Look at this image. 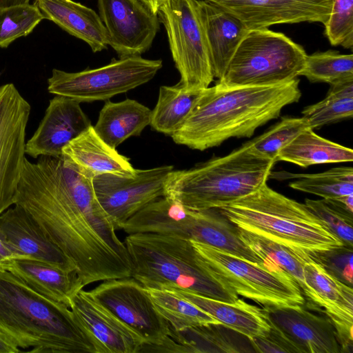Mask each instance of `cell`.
<instances>
[{
    "instance_id": "cell-1",
    "label": "cell",
    "mask_w": 353,
    "mask_h": 353,
    "mask_svg": "<svg viewBox=\"0 0 353 353\" xmlns=\"http://www.w3.org/2000/svg\"><path fill=\"white\" fill-rule=\"evenodd\" d=\"M24 209L72 261L84 286L131 277L124 242L86 176L61 157H25L14 204Z\"/></svg>"
},
{
    "instance_id": "cell-2",
    "label": "cell",
    "mask_w": 353,
    "mask_h": 353,
    "mask_svg": "<svg viewBox=\"0 0 353 353\" xmlns=\"http://www.w3.org/2000/svg\"><path fill=\"white\" fill-rule=\"evenodd\" d=\"M299 80L272 85H228L203 89L189 116L172 136L174 143L203 151L232 137H250L299 101Z\"/></svg>"
},
{
    "instance_id": "cell-3",
    "label": "cell",
    "mask_w": 353,
    "mask_h": 353,
    "mask_svg": "<svg viewBox=\"0 0 353 353\" xmlns=\"http://www.w3.org/2000/svg\"><path fill=\"white\" fill-rule=\"evenodd\" d=\"M0 332L19 348L39 353H96L70 307L0 269Z\"/></svg>"
},
{
    "instance_id": "cell-4",
    "label": "cell",
    "mask_w": 353,
    "mask_h": 353,
    "mask_svg": "<svg viewBox=\"0 0 353 353\" xmlns=\"http://www.w3.org/2000/svg\"><path fill=\"white\" fill-rule=\"evenodd\" d=\"M274 161L255 153L250 141L188 170H172L164 197L195 210L218 209L267 183Z\"/></svg>"
},
{
    "instance_id": "cell-5",
    "label": "cell",
    "mask_w": 353,
    "mask_h": 353,
    "mask_svg": "<svg viewBox=\"0 0 353 353\" xmlns=\"http://www.w3.org/2000/svg\"><path fill=\"white\" fill-rule=\"evenodd\" d=\"M124 243L131 262V277L146 288H179L228 303L239 299L204 267L189 239L134 233L128 234Z\"/></svg>"
},
{
    "instance_id": "cell-6",
    "label": "cell",
    "mask_w": 353,
    "mask_h": 353,
    "mask_svg": "<svg viewBox=\"0 0 353 353\" xmlns=\"http://www.w3.org/2000/svg\"><path fill=\"white\" fill-rule=\"evenodd\" d=\"M236 227L294 250L313 253L344 245L304 203L270 188L218 208Z\"/></svg>"
},
{
    "instance_id": "cell-7",
    "label": "cell",
    "mask_w": 353,
    "mask_h": 353,
    "mask_svg": "<svg viewBox=\"0 0 353 353\" xmlns=\"http://www.w3.org/2000/svg\"><path fill=\"white\" fill-rule=\"evenodd\" d=\"M306 56L300 45L281 32L249 30L217 82L263 86L290 81L299 76Z\"/></svg>"
},
{
    "instance_id": "cell-8",
    "label": "cell",
    "mask_w": 353,
    "mask_h": 353,
    "mask_svg": "<svg viewBox=\"0 0 353 353\" xmlns=\"http://www.w3.org/2000/svg\"><path fill=\"white\" fill-rule=\"evenodd\" d=\"M157 15L181 75L176 84L186 90L208 88L214 77L199 0H167Z\"/></svg>"
},
{
    "instance_id": "cell-9",
    "label": "cell",
    "mask_w": 353,
    "mask_h": 353,
    "mask_svg": "<svg viewBox=\"0 0 353 353\" xmlns=\"http://www.w3.org/2000/svg\"><path fill=\"white\" fill-rule=\"evenodd\" d=\"M190 241L204 267L238 296L263 307L305 304L300 287L289 276L270 271L206 244Z\"/></svg>"
},
{
    "instance_id": "cell-10",
    "label": "cell",
    "mask_w": 353,
    "mask_h": 353,
    "mask_svg": "<svg viewBox=\"0 0 353 353\" xmlns=\"http://www.w3.org/2000/svg\"><path fill=\"white\" fill-rule=\"evenodd\" d=\"M162 66L161 59L134 55L113 59L104 66L77 72L54 68L48 79V90L80 103L107 101L148 83Z\"/></svg>"
},
{
    "instance_id": "cell-11",
    "label": "cell",
    "mask_w": 353,
    "mask_h": 353,
    "mask_svg": "<svg viewBox=\"0 0 353 353\" xmlns=\"http://www.w3.org/2000/svg\"><path fill=\"white\" fill-rule=\"evenodd\" d=\"M89 295L134 330L145 346L163 343L170 331L155 308L148 290L132 277L103 281Z\"/></svg>"
},
{
    "instance_id": "cell-12",
    "label": "cell",
    "mask_w": 353,
    "mask_h": 353,
    "mask_svg": "<svg viewBox=\"0 0 353 353\" xmlns=\"http://www.w3.org/2000/svg\"><path fill=\"white\" fill-rule=\"evenodd\" d=\"M31 106L15 85L0 86V214L14 204Z\"/></svg>"
},
{
    "instance_id": "cell-13",
    "label": "cell",
    "mask_w": 353,
    "mask_h": 353,
    "mask_svg": "<svg viewBox=\"0 0 353 353\" xmlns=\"http://www.w3.org/2000/svg\"><path fill=\"white\" fill-rule=\"evenodd\" d=\"M173 165L136 169L132 177L111 174L95 176L92 185L96 197L116 230L145 206L164 196V185Z\"/></svg>"
},
{
    "instance_id": "cell-14",
    "label": "cell",
    "mask_w": 353,
    "mask_h": 353,
    "mask_svg": "<svg viewBox=\"0 0 353 353\" xmlns=\"http://www.w3.org/2000/svg\"><path fill=\"white\" fill-rule=\"evenodd\" d=\"M108 46L119 57L146 52L159 30L157 13L142 0H97Z\"/></svg>"
},
{
    "instance_id": "cell-15",
    "label": "cell",
    "mask_w": 353,
    "mask_h": 353,
    "mask_svg": "<svg viewBox=\"0 0 353 353\" xmlns=\"http://www.w3.org/2000/svg\"><path fill=\"white\" fill-rule=\"evenodd\" d=\"M238 18L248 30L279 23L320 22L330 17L332 0H205Z\"/></svg>"
},
{
    "instance_id": "cell-16",
    "label": "cell",
    "mask_w": 353,
    "mask_h": 353,
    "mask_svg": "<svg viewBox=\"0 0 353 353\" xmlns=\"http://www.w3.org/2000/svg\"><path fill=\"white\" fill-rule=\"evenodd\" d=\"M70 308L96 353H137L145 343L134 330L83 289L72 297Z\"/></svg>"
},
{
    "instance_id": "cell-17",
    "label": "cell",
    "mask_w": 353,
    "mask_h": 353,
    "mask_svg": "<svg viewBox=\"0 0 353 353\" xmlns=\"http://www.w3.org/2000/svg\"><path fill=\"white\" fill-rule=\"evenodd\" d=\"M91 125L79 101L55 95L50 100L37 130L26 143L25 154L34 159L61 157L63 147Z\"/></svg>"
},
{
    "instance_id": "cell-18",
    "label": "cell",
    "mask_w": 353,
    "mask_h": 353,
    "mask_svg": "<svg viewBox=\"0 0 353 353\" xmlns=\"http://www.w3.org/2000/svg\"><path fill=\"white\" fill-rule=\"evenodd\" d=\"M272 325L280 330L301 353H341L336 328L327 316L310 312L303 305L263 307Z\"/></svg>"
},
{
    "instance_id": "cell-19",
    "label": "cell",
    "mask_w": 353,
    "mask_h": 353,
    "mask_svg": "<svg viewBox=\"0 0 353 353\" xmlns=\"http://www.w3.org/2000/svg\"><path fill=\"white\" fill-rule=\"evenodd\" d=\"M0 238L23 259L77 271L72 261L50 239L39 223L17 205L0 214Z\"/></svg>"
},
{
    "instance_id": "cell-20",
    "label": "cell",
    "mask_w": 353,
    "mask_h": 353,
    "mask_svg": "<svg viewBox=\"0 0 353 353\" xmlns=\"http://www.w3.org/2000/svg\"><path fill=\"white\" fill-rule=\"evenodd\" d=\"M175 232L179 237L206 244L263 268L261 258L241 239L238 227L218 209H187L176 223Z\"/></svg>"
},
{
    "instance_id": "cell-21",
    "label": "cell",
    "mask_w": 353,
    "mask_h": 353,
    "mask_svg": "<svg viewBox=\"0 0 353 353\" xmlns=\"http://www.w3.org/2000/svg\"><path fill=\"white\" fill-rule=\"evenodd\" d=\"M303 273L306 284L319 299L325 313L336 328L341 352H352V288L330 275L308 253Z\"/></svg>"
},
{
    "instance_id": "cell-22",
    "label": "cell",
    "mask_w": 353,
    "mask_h": 353,
    "mask_svg": "<svg viewBox=\"0 0 353 353\" xmlns=\"http://www.w3.org/2000/svg\"><path fill=\"white\" fill-rule=\"evenodd\" d=\"M63 159L81 173L94 178L103 174L132 177L136 169L130 159L103 141L93 125L62 149Z\"/></svg>"
},
{
    "instance_id": "cell-23",
    "label": "cell",
    "mask_w": 353,
    "mask_h": 353,
    "mask_svg": "<svg viewBox=\"0 0 353 353\" xmlns=\"http://www.w3.org/2000/svg\"><path fill=\"white\" fill-rule=\"evenodd\" d=\"M199 2L213 75L219 80L249 30L238 18L221 7L205 0Z\"/></svg>"
},
{
    "instance_id": "cell-24",
    "label": "cell",
    "mask_w": 353,
    "mask_h": 353,
    "mask_svg": "<svg viewBox=\"0 0 353 353\" xmlns=\"http://www.w3.org/2000/svg\"><path fill=\"white\" fill-rule=\"evenodd\" d=\"M3 269L35 292L68 307L72 297L85 287L77 271L65 270L36 260L13 259Z\"/></svg>"
},
{
    "instance_id": "cell-25",
    "label": "cell",
    "mask_w": 353,
    "mask_h": 353,
    "mask_svg": "<svg viewBox=\"0 0 353 353\" xmlns=\"http://www.w3.org/2000/svg\"><path fill=\"white\" fill-rule=\"evenodd\" d=\"M34 4L45 19L85 42L93 52L107 48L105 28L94 10L73 0H35Z\"/></svg>"
},
{
    "instance_id": "cell-26",
    "label": "cell",
    "mask_w": 353,
    "mask_h": 353,
    "mask_svg": "<svg viewBox=\"0 0 353 353\" xmlns=\"http://www.w3.org/2000/svg\"><path fill=\"white\" fill-rule=\"evenodd\" d=\"M172 290L207 312L215 320L251 339L265 335L270 323L263 308L238 299L233 303L221 301L179 288Z\"/></svg>"
},
{
    "instance_id": "cell-27",
    "label": "cell",
    "mask_w": 353,
    "mask_h": 353,
    "mask_svg": "<svg viewBox=\"0 0 353 353\" xmlns=\"http://www.w3.org/2000/svg\"><path fill=\"white\" fill-rule=\"evenodd\" d=\"M152 110L137 101L119 102L107 100L101 110L94 129L99 137L116 149L127 139L139 136L149 125Z\"/></svg>"
},
{
    "instance_id": "cell-28",
    "label": "cell",
    "mask_w": 353,
    "mask_h": 353,
    "mask_svg": "<svg viewBox=\"0 0 353 353\" xmlns=\"http://www.w3.org/2000/svg\"><path fill=\"white\" fill-rule=\"evenodd\" d=\"M238 228L241 239L261 258L264 268L291 277L299 285L305 298L316 307H322L319 299L305 281L303 265L307 252L294 250L259 234Z\"/></svg>"
},
{
    "instance_id": "cell-29",
    "label": "cell",
    "mask_w": 353,
    "mask_h": 353,
    "mask_svg": "<svg viewBox=\"0 0 353 353\" xmlns=\"http://www.w3.org/2000/svg\"><path fill=\"white\" fill-rule=\"evenodd\" d=\"M284 161L303 168L323 163L352 162L353 151L316 134L308 128L279 152L276 162Z\"/></svg>"
},
{
    "instance_id": "cell-30",
    "label": "cell",
    "mask_w": 353,
    "mask_h": 353,
    "mask_svg": "<svg viewBox=\"0 0 353 353\" xmlns=\"http://www.w3.org/2000/svg\"><path fill=\"white\" fill-rule=\"evenodd\" d=\"M202 90H186L178 84L161 85L151 112V128L171 137L185 122Z\"/></svg>"
},
{
    "instance_id": "cell-31",
    "label": "cell",
    "mask_w": 353,
    "mask_h": 353,
    "mask_svg": "<svg viewBox=\"0 0 353 353\" xmlns=\"http://www.w3.org/2000/svg\"><path fill=\"white\" fill-rule=\"evenodd\" d=\"M146 289L158 312L175 330L179 331L210 323H220L207 312L172 290Z\"/></svg>"
},
{
    "instance_id": "cell-32",
    "label": "cell",
    "mask_w": 353,
    "mask_h": 353,
    "mask_svg": "<svg viewBox=\"0 0 353 353\" xmlns=\"http://www.w3.org/2000/svg\"><path fill=\"white\" fill-rule=\"evenodd\" d=\"M303 117L312 130L353 116V80L333 85L321 101L307 106Z\"/></svg>"
},
{
    "instance_id": "cell-33",
    "label": "cell",
    "mask_w": 353,
    "mask_h": 353,
    "mask_svg": "<svg viewBox=\"0 0 353 353\" xmlns=\"http://www.w3.org/2000/svg\"><path fill=\"white\" fill-rule=\"evenodd\" d=\"M287 178H297L290 183L294 190L319 196L323 199H335L353 194V168L342 166L317 174H294L288 172Z\"/></svg>"
},
{
    "instance_id": "cell-34",
    "label": "cell",
    "mask_w": 353,
    "mask_h": 353,
    "mask_svg": "<svg viewBox=\"0 0 353 353\" xmlns=\"http://www.w3.org/2000/svg\"><path fill=\"white\" fill-rule=\"evenodd\" d=\"M299 76L330 85L353 80V55L330 50L307 54Z\"/></svg>"
},
{
    "instance_id": "cell-35",
    "label": "cell",
    "mask_w": 353,
    "mask_h": 353,
    "mask_svg": "<svg viewBox=\"0 0 353 353\" xmlns=\"http://www.w3.org/2000/svg\"><path fill=\"white\" fill-rule=\"evenodd\" d=\"M44 17L35 4H21L0 8V48L26 37Z\"/></svg>"
},
{
    "instance_id": "cell-36",
    "label": "cell",
    "mask_w": 353,
    "mask_h": 353,
    "mask_svg": "<svg viewBox=\"0 0 353 353\" xmlns=\"http://www.w3.org/2000/svg\"><path fill=\"white\" fill-rule=\"evenodd\" d=\"M310 125L304 117H284L250 141L252 150L275 163L279 151Z\"/></svg>"
},
{
    "instance_id": "cell-37",
    "label": "cell",
    "mask_w": 353,
    "mask_h": 353,
    "mask_svg": "<svg viewBox=\"0 0 353 353\" xmlns=\"http://www.w3.org/2000/svg\"><path fill=\"white\" fill-rule=\"evenodd\" d=\"M307 207L343 244L353 248L352 212L336 199H305Z\"/></svg>"
},
{
    "instance_id": "cell-38",
    "label": "cell",
    "mask_w": 353,
    "mask_h": 353,
    "mask_svg": "<svg viewBox=\"0 0 353 353\" xmlns=\"http://www.w3.org/2000/svg\"><path fill=\"white\" fill-rule=\"evenodd\" d=\"M325 33L333 46L353 47V0H332Z\"/></svg>"
},
{
    "instance_id": "cell-39",
    "label": "cell",
    "mask_w": 353,
    "mask_h": 353,
    "mask_svg": "<svg viewBox=\"0 0 353 353\" xmlns=\"http://www.w3.org/2000/svg\"><path fill=\"white\" fill-rule=\"evenodd\" d=\"M308 254L330 275L352 288V248L343 245L327 250Z\"/></svg>"
},
{
    "instance_id": "cell-40",
    "label": "cell",
    "mask_w": 353,
    "mask_h": 353,
    "mask_svg": "<svg viewBox=\"0 0 353 353\" xmlns=\"http://www.w3.org/2000/svg\"><path fill=\"white\" fill-rule=\"evenodd\" d=\"M256 352H296L301 353L280 330L270 323L269 332L264 336L249 339Z\"/></svg>"
},
{
    "instance_id": "cell-41",
    "label": "cell",
    "mask_w": 353,
    "mask_h": 353,
    "mask_svg": "<svg viewBox=\"0 0 353 353\" xmlns=\"http://www.w3.org/2000/svg\"><path fill=\"white\" fill-rule=\"evenodd\" d=\"M23 259L4 240L0 238V269H3L10 261Z\"/></svg>"
},
{
    "instance_id": "cell-42",
    "label": "cell",
    "mask_w": 353,
    "mask_h": 353,
    "mask_svg": "<svg viewBox=\"0 0 353 353\" xmlns=\"http://www.w3.org/2000/svg\"><path fill=\"white\" fill-rule=\"evenodd\" d=\"M21 352L19 348L0 332V353Z\"/></svg>"
},
{
    "instance_id": "cell-43",
    "label": "cell",
    "mask_w": 353,
    "mask_h": 353,
    "mask_svg": "<svg viewBox=\"0 0 353 353\" xmlns=\"http://www.w3.org/2000/svg\"><path fill=\"white\" fill-rule=\"evenodd\" d=\"M30 0H0V8L29 3Z\"/></svg>"
},
{
    "instance_id": "cell-44",
    "label": "cell",
    "mask_w": 353,
    "mask_h": 353,
    "mask_svg": "<svg viewBox=\"0 0 353 353\" xmlns=\"http://www.w3.org/2000/svg\"><path fill=\"white\" fill-rule=\"evenodd\" d=\"M144 1L150 8L155 12L157 13L159 8L167 1V0H142Z\"/></svg>"
}]
</instances>
